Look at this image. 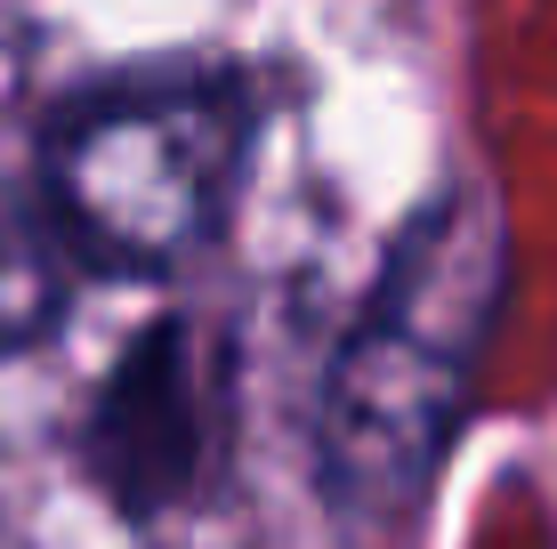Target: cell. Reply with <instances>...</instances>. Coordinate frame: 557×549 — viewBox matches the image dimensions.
Instances as JSON below:
<instances>
[{
	"label": "cell",
	"instance_id": "obj_1",
	"mask_svg": "<svg viewBox=\"0 0 557 549\" xmlns=\"http://www.w3.org/2000/svg\"><path fill=\"white\" fill-rule=\"evenodd\" d=\"M493 299H502V235L485 211L445 202L396 242L323 388V485L339 501L405 509L429 494Z\"/></svg>",
	"mask_w": 557,
	"mask_h": 549
},
{
	"label": "cell",
	"instance_id": "obj_2",
	"mask_svg": "<svg viewBox=\"0 0 557 549\" xmlns=\"http://www.w3.org/2000/svg\"><path fill=\"white\" fill-rule=\"evenodd\" d=\"M243 146L251 105L226 82H153L89 98L49 146L57 226L113 275H162L195 242H210Z\"/></svg>",
	"mask_w": 557,
	"mask_h": 549
},
{
	"label": "cell",
	"instance_id": "obj_3",
	"mask_svg": "<svg viewBox=\"0 0 557 549\" xmlns=\"http://www.w3.org/2000/svg\"><path fill=\"white\" fill-rule=\"evenodd\" d=\"M210 437H219V372L202 364L186 324H153L122 348L106 396L89 404L82 469L129 517H153L202 485Z\"/></svg>",
	"mask_w": 557,
	"mask_h": 549
},
{
	"label": "cell",
	"instance_id": "obj_4",
	"mask_svg": "<svg viewBox=\"0 0 557 549\" xmlns=\"http://www.w3.org/2000/svg\"><path fill=\"white\" fill-rule=\"evenodd\" d=\"M65 308V251L25 195L0 186V348H33Z\"/></svg>",
	"mask_w": 557,
	"mask_h": 549
}]
</instances>
